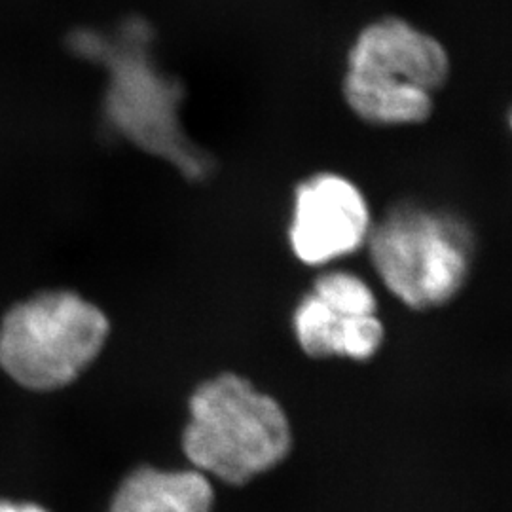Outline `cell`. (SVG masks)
<instances>
[{"mask_svg": "<svg viewBox=\"0 0 512 512\" xmlns=\"http://www.w3.org/2000/svg\"><path fill=\"white\" fill-rule=\"evenodd\" d=\"M71 48L107 71L103 114L110 128L133 147L173 165L188 181L211 177L213 156L184 129L183 84L158 65L154 31L145 19H126L110 35L76 31Z\"/></svg>", "mask_w": 512, "mask_h": 512, "instance_id": "cell-1", "label": "cell"}, {"mask_svg": "<svg viewBox=\"0 0 512 512\" xmlns=\"http://www.w3.org/2000/svg\"><path fill=\"white\" fill-rule=\"evenodd\" d=\"M452 76L439 38L401 16L368 21L349 44L342 95L372 128H412L431 120Z\"/></svg>", "mask_w": 512, "mask_h": 512, "instance_id": "cell-2", "label": "cell"}, {"mask_svg": "<svg viewBox=\"0 0 512 512\" xmlns=\"http://www.w3.org/2000/svg\"><path fill=\"white\" fill-rule=\"evenodd\" d=\"M192 469L228 486H245L274 471L293 448L285 408L236 372L198 385L181 437Z\"/></svg>", "mask_w": 512, "mask_h": 512, "instance_id": "cell-3", "label": "cell"}, {"mask_svg": "<svg viewBox=\"0 0 512 512\" xmlns=\"http://www.w3.org/2000/svg\"><path fill=\"white\" fill-rule=\"evenodd\" d=\"M365 247L385 289L404 306L425 311L448 304L463 291L475 262L476 239L458 213L403 200L372 222Z\"/></svg>", "mask_w": 512, "mask_h": 512, "instance_id": "cell-4", "label": "cell"}, {"mask_svg": "<svg viewBox=\"0 0 512 512\" xmlns=\"http://www.w3.org/2000/svg\"><path fill=\"white\" fill-rule=\"evenodd\" d=\"M109 330L107 315L86 298L69 291L37 294L4 317L0 366L27 389H61L97 359Z\"/></svg>", "mask_w": 512, "mask_h": 512, "instance_id": "cell-5", "label": "cell"}, {"mask_svg": "<svg viewBox=\"0 0 512 512\" xmlns=\"http://www.w3.org/2000/svg\"><path fill=\"white\" fill-rule=\"evenodd\" d=\"M293 330L311 359L368 361L385 338L376 294L361 275L348 270L317 275L294 310Z\"/></svg>", "mask_w": 512, "mask_h": 512, "instance_id": "cell-6", "label": "cell"}, {"mask_svg": "<svg viewBox=\"0 0 512 512\" xmlns=\"http://www.w3.org/2000/svg\"><path fill=\"white\" fill-rule=\"evenodd\" d=\"M372 222L357 184L346 175L319 171L294 188L289 243L302 264L329 266L365 247Z\"/></svg>", "mask_w": 512, "mask_h": 512, "instance_id": "cell-7", "label": "cell"}, {"mask_svg": "<svg viewBox=\"0 0 512 512\" xmlns=\"http://www.w3.org/2000/svg\"><path fill=\"white\" fill-rule=\"evenodd\" d=\"M213 480L196 469L137 467L118 486L107 512H211Z\"/></svg>", "mask_w": 512, "mask_h": 512, "instance_id": "cell-8", "label": "cell"}, {"mask_svg": "<svg viewBox=\"0 0 512 512\" xmlns=\"http://www.w3.org/2000/svg\"><path fill=\"white\" fill-rule=\"evenodd\" d=\"M0 512H48L44 509H40L37 505H16V503H6V501H0Z\"/></svg>", "mask_w": 512, "mask_h": 512, "instance_id": "cell-9", "label": "cell"}]
</instances>
